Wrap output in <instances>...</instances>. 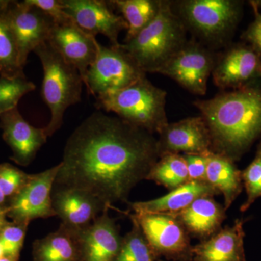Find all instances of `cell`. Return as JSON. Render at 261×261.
Wrapping results in <instances>:
<instances>
[{
    "label": "cell",
    "mask_w": 261,
    "mask_h": 261,
    "mask_svg": "<svg viewBox=\"0 0 261 261\" xmlns=\"http://www.w3.org/2000/svg\"><path fill=\"white\" fill-rule=\"evenodd\" d=\"M8 207H5V208L0 207V231H1V230L4 228L5 225L7 224L6 216H8Z\"/></svg>",
    "instance_id": "36"
},
{
    "label": "cell",
    "mask_w": 261,
    "mask_h": 261,
    "mask_svg": "<svg viewBox=\"0 0 261 261\" xmlns=\"http://www.w3.org/2000/svg\"><path fill=\"white\" fill-rule=\"evenodd\" d=\"M58 170L59 164L42 172L29 175L8 207V216L15 224L29 226L33 220L56 216L51 203V192Z\"/></svg>",
    "instance_id": "8"
},
{
    "label": "cell",
    "mask_w": 261,
    "mask_h": 261,
    "mask_svg": "<svg viewBox=\"0 0 261 261\" xmlns=\"http://www.w3.org/2000/svg\"><path fill=\"white\" fill-rule=\"evenodd\" d=\"M202 113L213 151L233 161L261 136V87L247 85L194 102Z\"/></svg>",
    "instance_id": "2"
},
{
    "label": "cell",
    "mask_w": 261,
    "mask_h": 261,
    "mask_svg": "<svg viewBox=\"0 0 261 261\" xmlns=\"http://www.w3.org/2000/svg\"><path fill=\"white\" fill-rule=\"evenodd\" d=\"M160 158L152 134L99 110L68 137L53 187L85 192L111 208L126 202Z\"/></svg>",
    "instance_id": "1"
},
{
    "label": "cell",
    "mask_w": 261,
    "mask_h": 261,
    "mask_svg": "<svg viewBox=\"0 0 261 261\" xmlns=\"http://www.w3.org/2000/svg\"><path fill=\"white\" fill-rule=\"evenodd\" d=\"M187 23L205 39H220L232 29L238 20V3L230 0H190L181 4Z\"/></svg>",
    "instance_id": "10"
},
{
    "label": "cell",
    "mask_w": 261,
    "mask_h": 261,
    "mask_svg": "<svg viewBox=\"0 0 261 261\" xmlns=\"http://www.w3.org/2000/svg\"><path fill=\"white\" fill-rule=\"evenodd\" d=\"M108 207L92 224L79 232L80 261H116L122 239Z\"/></svg>",
    "instance_id": "16"
},
{
    "label": "cell",
    "mask_w": 261,
    "mask_h": 261,
    "mask_svg": "<svg viewBox=\"0 0 261 261\" xmlns=\"http://www.w3.org/2000/svg\"><path fill=\"white\" fill-rule=\"evenodd\" d=\"M205 180L224 195L225 210L230 207L243 190L242 171L237 168L232 160L214 152L208 155Z\"/></svg>",
    "instance_id": "23"
},
{
    "label": "cell",
    "mask_w": 261,
    "mask_h": 261,
    "mask_svg": "<svg viewBox=\"0 0 261 261\" xmlns=\"http://www.w3.org/2000/svg\"><path fill=\"white\" fill-rule=\"evenodd\" d=\"M242 179L246 190L247 198L240 211L245 212L261 197V142L252 163L242 172Z\"/></svg>",
    "instance_id": "29"
},
{
    "label": "cell",
    "mask_w": 261,
    "mask_h": 261,
    "mask_svg": "<svg viewBox=\"0 0 261 261\" xmlns=\"http://www.w3.org/2000/svg\"><path fill=\"white\" fill-rule=\"evenodd\" d=\"M0 128L3 139L13 152L12 160L21 166L30 164L47 142L44 128L31 125L19 112L18 107L0 116Z\"/></svg>",
    "instance_id": "15"
},
{
    "label": "cell",
    "mask_w": 261,
    "mask_h": 261,
    "mask_svg": "<svg viewBox=\"0 0 261 261\" xmlns=\"http://www.w3.org/2000/svg\"><path fill=\"white\" fill-rule=\"evenodd\" d=\"M29 175L8 163L0 165V190L5 197L15 195L25 185Z\"/></svg>",
    "instance_id": "31"
},
{
    "label": "cell",
    "mask_w": 261,
    "mask_h": 261,
    "mask_svg": "<svg viewBox=\"0 0 261 261\" xmlns=\"http://www.w3.org/2000/svg\"><path fill=\"white\" fill-rule=\"evenodd\" d=\"M243 220L226 226L208 240L192 247L194 261H246Z\"/></svg>",
    "instance_id": "19"
},
{
    "label": "cell",
    "mask_w": 261,
    "mask_h": 261,
    "mask_svg": "<svg viewBox=\"0 0 261 261\" xmlns=\"http://www.w3.org/2000/svg\"><path fill=\"white\" fill-rule=\"evenodd\" d=\"M5 197H5L4 194H3V192H2L1 190H0V205H1V204L4 202Z\"/></svg>",
    "instance_id": "38"
},
{
    "label": "cell",
    "mask_w": 261,
    "mask_h": 261,
    "mask_svg": "<svg viewBox=\"0 0 261 261\" xmlns=\"http://www.w3.org/2000/svg\"><path fill=\"white\" fill-rule=\"evenodd\" d=\"M79 232L61 224L57 231L36 240L34 261H80Z\"/></svg>",
    "instance_id": "22"
},
{
    "label": "cell",
    "mask_w": 261,
    "mask_h": 261,
    "mask_svg": "<svg viewBox=\"0 0 261 261\" xmlns=\"http://www.w3.org/2000/svg\"><path fill=\"white\" fill-rule=\"evenodd\" d=\"M206 181H189L171 190L169 193L154 200L130 203L135 214H177L200 197L217 195Z\"/></svg>",
    "instance_id": "20"
},
{
    "label": "cell",
    "mask_w": 261,
    "mask_h": 261,
    "mask_svg": "<svg viewBox=\"0 0 261 261\" xmlns=\"http://www.w3.org/2000/svg\"><path fill=\"white\" fill-rule=\"evenodd\" d=\"M160 156L167 154L207 153L213 151L210 130L202 116L168 123L159 133Z\"/></svg>",
    "instance_id": "13"
},
{
    "label": "cell",
    "mask_w": 261,
    "mask_h": 261,
    "mask_svg": "<svg viewBox=\"0 0 261 261\" xmlns=\"http://www.w3.org/2000/svg\"><path fill=\"white\" fill-rule=\"evenodd\" d=\"M29 5L37 8L49 15L56 24H63L71 21L69 15L65 13L61 0H25Z\"/></svg>",
    "instance_id": "32"
},
{
    "label": "cell",
    "mask_w": 261,
    "mask_h": 261,
    "mask_svg": "<svg viewBox=\"0 0 261 261\" xmlns=\"http://www.w3.org/2000/svg\"><path fill=\"white\" fill-rule=\"evenodd\" d=\"M95 59L87 70L84 84L94 97L121 90L146 76L135 61L121 47L97 42Z\"/></svg>",
    "instance_id": "6"
},
{
    "label": "cell",
    "mask_w": 261,
    "mask_h": 261,
    "mask_svg": "<svg viewBox=\"0 0 261 261\" xmlns=\"http://www.w3.org/2000/svg\"><path fill=\"white\" fill-rule=\"evenodd\" d=\"M17 260L18 258L9 256H4L0 258V261H17Z\"/></svg>",
    "instance_id": "37"
},
{
    "label": "cell",
    "mask_w": 261,
    "mask_h": 261,
    "mask_svg": "<svg viewBox=\"0 0 261 261\" xmlns=\"http://www.w3.org/2000/svg\"><path fill=\"white\" fill-rule=\"evenodd\" d=\"M34 53L42 63L41 93L50 112V119L44 128L49 137L61 128L66 110L82 100L84 84L78 70L65 61L47 42L40 44Z\"/></svg>",
    "instance_id": "5"
},
{
    "label": "cell",
    "mask_w": 261,
    "mask_h": 261,
    "mask_svg": "<svg viewBox=\"0 0 261 261\" xmlns=\"http://www.w3.org/2000/svg\"><path fill=\"white\" fill-rule=\"evenodd\" d=\"M212 73L218 87L240 88L261 75V58L251 47L238 46L222 57Z\"/></svg>",
    "instance_id": "18"
},
{
    "label": "cell",
    "mask_w": 261,
    "mask_h": 261,
    "mask_svg": "<svg viewBox=\"0 0 261 261\" xmlns=\"http://www.w3.org/2000/svg\"><path fill=\"white\" fill-rule=\"evenodd\" d=\"M158 261H169V260H159Z\"/></svg>",
    "instance_id": "40"
},
{
    "label": "cell",
    "mask_w": 261,
    "mask_h": 261,
    "mask_svg": "<svg viewBox=\"0 0 261 261\" xmlns=\"http://www.w3.org/2000/svg\"><path fill=\"white\" fill-rule=\"evenodd\" d=\"M65 13L79 27L90 35L105 36L111 46L118 47V36L127 30L126 20L113 13L108 2L102 0H61Z\"/></svg>",
    "instance_id": "12"
},
{
    "label": "cell",
    "mask_w": 261,
    "mask_h": 261,
    "mask_svg": "<svg viewBox=\"0 0 261 261\" xmlns=\"http://www.w3.org/2000/svg\"><path fill=\"white\" fill-rule=\"evenodd\" d=\"M133 221V228L122 240L116 261H158L159 255L149 245L140 226Z\"/></svg>",
    "instance_id": "27"
},
{
    "label": "cell",
    "mask_w": 261,
    "mask_h": 261,
    "mask_svg": "<svg viewBox=\"0 0 261 261\" xmlns=\"http://www.w3.org/2000/svg\"><path fill=\"white\" fill-rule=\"evenodd\" d=\"M5 256L4 250H3V246H2L1 243H0V258Z\"/></svg>",
    "instance_id": "39"
},
{
    "label": "cell",
    "mask_w": 261,
    "mask_h": 261,
    "mask_svg": "<svg viewBox=\"0 0 261 261\" xmlns=\"http://www.w3.org/2000/svg\"><path fill=\"white\" fill-rule=\"evenodd\" d=\"M130 219L140 226L154 251L169 261H191L192 247L186 228L171 214H135Z\"/></svg>",
    "instance_id": "7"
},
{
    "label": "cell",
    "mask_w": 261,
    "mask_h": 261,
    "mask_svg": "<svg viewBox=\"0 0 261 261\" xmlns=\"http://www.w3.org/2000/svg\"><path fill=\"white\" fill-rule=\"evenodd\" d=\"M4 17L14 37L24 68L30 53L47 42L56 23L49 15L25 1H13Z\"/></svg>",
    "instance_id": "9"
},
{
    "label": "cell",
    "mask_w": 261,
    "mask_h": 261,
    "mask_svg": "<svg viewBox=\"0 0 261 261\" xmlns=\"http://www.w3.org/2000/svg\"><path fill=\"white\" fill-rule=\"evenodd\" d=\"M13 1L10 0H0V17L3 16L9 9Z\"/></svg>",
    "instance_id": "35"
},
{
    "label": "cell",
    "mask_w": 261,
    "mask_h": 261,
    "mask_svg": "<svg viewBox=\"0 0 261 261\" xmlns=\"http://www.w3.org/2000/svg\"><path fill=\"white\" fill-rule=\"evenodd\" d=\"M225 211L211 196H205L174 215L187 230L205 239L219 229L225 219Z\"/></svg>",
    "instance_id": "21"
},
{
    "label": "cell",
    "mask_w": 261,
    "mask_h": 261,
    "mask_svg": "<svg viewBox=\"0 0 261 261\" xmlns=\"http://www.w3.org/2000/svg\"><path fill=\"white\" fill-rule=\"evenodd\" d=\"M166 92L145 76L126 88L96 98L99 111L113 113L123 121L159 134L168 124Z\"/></svg>",
    "instance_id": "4"
},
{
    "label": "cell",
    "mask_w": 261,
    "mask_h": 261,
    "mask_svg": "<svg viewBox=\"0 0 261 261\" xmlns=\"http://www.w3.org/2000/svg\"><path fill=\"white\" fill-rule=\"evenodd\" d=\"M214 67V58L208 51L196 44H185L156 73L173 79L192 93L203 95Z\"/></svg>",
    "instance_id": "11"
},
{
    "label": "cell",
    "mask_w": 261,
    "mask_h": 261,
    "mask_svg": "<svg viewBox=\"0 0 261 261\" xmlns=\"http://www.w3.org/2000/svg\"><path fill=\"white\" fill-rule=\"evenodd\" d=\"M160 2L152 0H114L110 4L116 7L127 23V34L124 42L145 28L159 12Z\"/></svg>",
    "instance_id": "24"
},
{
    "label": "cell",
    "mask_w": 261,
    "mask_h": 261,
    "mask_svg": "<svg viewBox=\"0 0 261 261\" xmlns=\"http://www.w3.org/2000/svg\"><path fill=\"white\" fill-rule=\"evenodd\" d=\"M211 152L184 154L190 181H206V171Z\"/></svg>",
    "instance_id": "33"
},
{
    "label": "cell",
    "mask_w": 261,
    "mask_h": 261,
    "mask_svg": "<svg viewBox=\"0 0 261 261\" xmlns=\"http://www.w3.org/2000/svg\"><path fill=\"white\" fill-rule=\"evenodd\" d=\"M47 42L62 58L80 72L83 82L96 58L97 38L73 22L55 24Z\"/></svg>",
    "instance_id": "14"
},
{
    "label": "cell",
    "mask_w": 261,
    "mask_h": 261,
    "mask_svg": "<svg viewBox=\"0 0 261 261\" xmlns=\"http://www.w3.org/2000/svg\"><path fill=\"white\" fill-rule=\"evenodd\" d=\"M35 89V84L27 77L8 79L0 76V116L18 107L19 101Z\"/></svg>",
    "instance_id": "28"
},
{
    "label": "cell",
    "mask_w": 261,
    "mask_h": 261,
    "mask_svg": "<svg viewBox=\"0 0 261 261\" xmlns=\"http://www.w3.org/2000/svg\"><path fill=\"white\" fill-rule=\"evenodd\" d=\"M185 45V30L171 3L160 2L153 20L121 47L145 73H156Z\"/></svg>",
    "instance_id": "3"
},
{
    "label": "cell",
    "mask_w": 261,
    "mask_h": 261,
    "mask_svg": "<svg viewBox=\"0 0 261 261\" xmlns=\"http://www.w3.org/2000/svg\"><path fill=\"white\" fill-rule=\"evenodd\" d=\"M146 179L152 180L171 190L187 183L190 180L183 155L167 154L161 156Z\"/></svg>",
    "instance_id": "25"
},
{
    "label": "cell",
    "mask_w": 261,
    "mask_h": 261,
    "mask_svg": "<svg viewBox=\"0 0 261 261\" xmlns=\"http://www.w3.org/2000/svg\"><path fill=\"white\" fill-rule=\"evenodd\" d=\"M51 203L61 224L80 231L97 219L106 208L97 199L85 192L68 187H53Z\"/></svg>",
    "instance_id": "17"
},
{
    "label": "cell",
    "mask_w": 261,
    "mask_h": 261,
    "mask_svg": "<svg viewBox=\"0 0 261 261\" xmlns=\"http://www.w3.org/2000/svg\"><path fill=\"white\" fill-rule=\"evenodd\" d=\"M253 5L255 19L245 34L246 40L251 44V47L261 58V13H259L255 5Z\"/></svg>",
    "instance_id": "34"
},
{
    "label": "cell",
    "mask_w": 261,
    "mask_h": 261,
    "mask_svg": "<svg viewBox=\"0 0 261 261\" xmlns=\"http://www.w3.org/2000/svg\"><path fill=\"white\" fill-rule=\"evenodd\" d=\"M14 37L4 15L0 17V76L8 79L25 77Z\"/></svg>",
    "instance_id": "26"
},
{
    "label": "cell",
    "mask_w": 261,
    "mask_h": 261,
    "mask_svg": "<svg viewBox=\"0 0 261 261\" xmlns=\"http://www.w3.org/2000/svg\"><path fill=\"white\" fill-rule=\"evenodd\" d=\"M28 226L22 224H6L0 231V243L5 256L18 258L23 245Z\"/></svg>",
    "instance_id": "30"
}]
</instances>
